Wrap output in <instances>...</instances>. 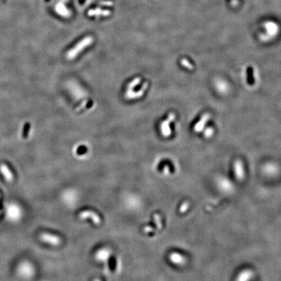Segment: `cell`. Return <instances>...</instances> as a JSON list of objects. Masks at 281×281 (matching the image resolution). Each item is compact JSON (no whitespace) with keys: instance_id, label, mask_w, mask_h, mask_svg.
<instances>
[{"instance_id":"obj_1","label":"cell","mask_w":281,"mask_h":281,"mask_svg":"<svg viewBox=\"0 0 281 281\" xmlns=\"http://www.w3.org/2000/svg\"><path fill=\"white\" fill-rule=\"evenodd\" d=\"M93 42V38L91 36H87L85 37L81 41L79 42L74 47L72 48L71 50L68 51L66 57L67 59L72 60L76 58L78 54L81 53V51L85 49L87 46H89Z\"/></svg>"},{"instance_id":"obj_2","label":"cell","mask_w":281,"mask_h":281,"mask_svg":"<svg viewBox=\"0 0 281 281\" xmlns=\"http://www.w3.org/2000/svg\"><path fill=\"white\" fill-rule=\"evenodd\" d=\"M6 215L8 220L12 222H17L22 217L23 212L18 204L10 203L7 208Z\"/></svg>"},{"instance_id":"obj_3","label":"cell","mask_w":281,"mask_h":281,"mask_svg":"<svg viewBox=\"0 0 281 281\" xmlns=\"http://www.w3.org/2000/svg\"><path fill=\"white\" fill-rule=\"evenodd\" d=\"M18 273L20 277L24 279H30L35 274V267L29 262L24 261L19 264Z\"/></svg>"},{"instance_id":"obj_4","label":"cell","mask_w":281,"mask_h":281,"mask_svg":"<svg viewBox=\"0 0 281 281\" xmlns=\"http://www.w3.org/2000/svg\"><path fill=\"white\" fill-rule=\"evenodd\" d=\"M176 118L175 114L173 113H169L167 119H165L164 121H163L160 124V131L162 135L165 137H169L171 135L172 132L170 128V124L172 122L174 121V120Z\"/></svg>"},{"instance_id":"obj_5","label":"cell","mask_w":281,"mask_h":281,"mask_svg":"<svg viewBox=\"0 0 281 281\" xmlns=\"http://www.w3.org/2000/svg\"><path fill=\"white\" fill-rule=\"evenodd\" d=\"M40 239L42 241L47 243L51 245H53V246L59 245L61 242L59 237L49 233H42L40 235Z\"/></svg>"},{"instance_id":"obj_6","label":"cell","mask_w":281,"mask_h":281,"mask_svg":"<svg viewBox=\"0 0 281 281\" xmlns=\"http://www.w3.org/2000/svg\"><path fill=\"white\" fill-rule=\"evenodd\" d=\"M79 217L81 219H86L90 218L96 225H99L101 223V219L99 215L95 212L90 210H85L81 212L79 215Z\"/></svg>"},{"instance_id":"obj_7","label":"cell","mask_w":281,"mask_h":281,"mask_svg":"<svg viewBox=\"0 0 281 281\" xmlns=\"http://www.w3.org/2000/svg\"><path fill=\"white\" fill-rule=\"evenodd\" d=\"M148 83H144L143 86H142V88L138 91H134V92H126L125 93V96H126V99H138V98L141 97L144 94V92L146 91L147 88H148Z\"/></svg>"},{"instance_id":"obj_8","label":"cell","mask_w":281,"mask_h":281,"mask_svg":"<svg viewBox=\"0 0 281 281\" xmlns=\"http://www.w3.org/2000/svg\"><path fill=\"white\" fill-rule=\"evenodd\" d=\"M111 250L108 248H104L98 250L96 254V258L99 261L107 262L111 255Z\"/></svg>"},{"instance_id":"obj_9","label":"cell","mask_w":281,"mask_h":281,"mask_svg":"<svg viewBox=\"0 0 281 281\" xmlns=\"http://www.w3.org/2000/svg\"><path fill=\"white\" fill-rule=\"evenodd\" d=\"M210 118V114L209 113H205L201 117V118L198 122L196 123L195 125L193 130L195 132H201L203 130L204 127L205 126L206 122L208 121V120Z\"/></svg>"},{"instance_id":"obj_10","label":"cell","mask_w":281,"mask_h":281,"mask_svg":"<svg viewBox=\"0 0 281 281\" xmlns=\"http://www.w3.org/2000/svg\"><path fill=\"white\" fill-rule=\"evenodd\" d=\"M0 172H1L3 176H4V178L6 180L7 182H10L13 180L14 176L12 173V172L10 171L7 165L5 164H1L0 165Z\"/></svg>"},{"instance_id":"obj_11","label":"cell","mask_w":281,"mask_h":281,"mask_svg":"<svg viewBox=\"0 0 281 281\" xmlns=\"http://www.w3.org/2000/svg\"><path fill=\"white\" fill-rule=\"evenodd\" d=\"M89 16H94V15H103V16H108L111 14V12L108 10H102L100 9H92L90 10L88 12Z\"/></svg>"},{"instance_id":"obj_12","label":"cell","mask_w":281,"mask_h":281,"mask_svg":"<svg viewBox=\"0 0 281 281\" xmlns=\"http://www.w3.org/2000/svg\"><path fill=\"white\" fill-rule=\"evenodd\" d=\"M235 171L236 175L238 177H241L243 174V166L242 163L240 161H236L235 163Z\"/></svg>"},{"instance_id":"obj_13","label":"cell","mask_w":281,"mask_h":281,"mask_svg":"<svg viewBox=\"0 0 281 281\" xmlns=\"http://www.w3.org/2000/svg\"><path fill=\"white\" fill-rule=\"evenodd\" d=\"M180 64L182 65L183 67H185V69H189V70H193L194 69V66L191 63V62L188 61L186 59H182L180 61Z\"/></svg>"},{"instance_id":"obj_14","label":"cell","mask_w":281,"mask_h":281,"mask_svg":"<svg viewBox=\"0 0 281 281\" xmlns=\"http://www.w3.org/2000/svg\"><path fill=\"white\" fill-rule=\"evenodd\" d=\"M154 221L155 223V225H156V226H157V228L160 229L162 226V221H161L160 215L157 214H155L154 215Z\"/></svg>"},{"instance_id":"obj_15","label":"cell","mask_w":281,"mask_h":281,"mask_svg":"<svg viewBox=\"0 0 281 281\" xmlns=\"http://www.w3.org/2000/svg\"><path fill=\"white\" fill-rule=\"evenodd\" d=\"M214 129H213V128H211V127H209L208 128H206V130L204 131V136H205L206 137H211L213 133H214Z\"/></svg>"},{"instance_id":"obj_16","label":"cell","mask_w":281,"mask_h":281,"mask_svg":"<svg viewBox=\"0 0 281 281\" xmlns=\"http://www.w3.org/2000/svg\"><path fill=\"white\" fill-rule=\"evenodd\" d=\"M58 11L60 13H61V15H67V10L65 9V8L64 7V6H62V5H59V6H58Z\"/></svg>"},{"instance_id":"obj_17","label":"cell","mask_w":281,"mask_h":281,"mask_svg":"<svg viewBox=\"0 0 281 281\" xmlns=\"http://www.w3.org/2000/svg\"><path fill=\"white\" fill-rule=\"evenodd\" d=\"M143 231H144V232L146 233V234L151 233V232H153V228H152V226H146L144 227Z\"/></svg>"},{"instance_id":"obj_18","label":"cell","mask_w":281,"mask_h":281,"mask_svg":"<svg viewBox=\"0 0 281 281\" xmlns=\"http://www.w3.org/2000/svg\"><path fill=\"white\" fill-rule=\"evenodd\" d=\"M113 4V3L111 1H102L100 3V5L102 6H112Z\"/></svg>"},{"instance_id":"obj_19","label":"cell","mask_w":281,"mask_h":281,"mask_svg":"<svg viewBox=\"0 0 281 281\" xmlns=\"http://www.w3.org/2000/svg\"><path fill=\"white\" fill-rule=\"evenodd\" d=\"M252 74H253L252 69L250 67V69H249V70H248V75H249V81L250 83H252V79H253L252 78Z\"/></svg>"},{"instance_id":"obj_20","label":"cell","mask_w":281,"mask_h":281,"mask_svg":"<svg viewBox=\"0 0 281 281\" xmlns=\"http://www.w3.org/2000/svg\"><path fill=\"white\" fill-rule=\"evenodd\" d=\"M85 0H80V4H83L85 3Z\"/></svg>"},{"instance_id":"obj_21","label":"cell","mask_w":281,"mask_h":281,"mask_svg":"<svg viewBox=\"0 0 281 281\" xmlns=\"http://www.w3.org/2000/svg\"><path fill=\"white\" fill-rule=\"evenodd\" d=\"M93 281H100L99 279H94Z\"/></svg>"},{"instance_id":"obj_22","label":"cell","mask_w":281,"mask_h":281,"mask_svg":"<svg viewBox=\"0 0 281 281\" xmlns=\"http://www.w3.org/2000/svg\"><path fill=\"white\" fill-rule=\"evenodd\" d=\"M0 214H1V212H0Z\"/></svg>"}]
</instances>
